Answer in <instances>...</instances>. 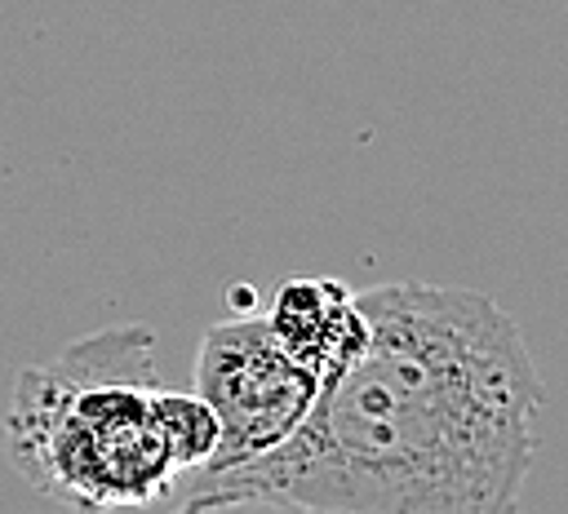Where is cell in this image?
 I'll list each match as a JSON object with an SVG mask.
<instances>
[{"label": "cell", "instance_id": "6da1fadb", "mask_svg": "<svg viewBox=\"0 0 568 514\" xmlns=\"http://www.w3.org/2000/svg\"><path fill=\"white\" fill-rule=\"evenodd\" d=\"M364 341L271 452L186 479L178 510L501 514L546 408L519 323L470 288L355 292Z\"/></svg>", "mask_w": 568, "mask_h": 514}, {"label": "cell", "instance_id": "7a4b0ae2", "mask_svg": "<svg viewBox=\"0 0 568 514\" xmlns=\"http://www.w3.org/2000/svg\"><path fill=\"white\" fill-rule=\"evenodd\" d=\"M155 332L115 323L18 372L4 439L36 492L75 510L169 505L209 465L217 421L191 390L155 386Z\"/></svg>", "mask_w": 568, "mask_h": 514}, {"label": "cell", "instance_id": "3957f363", "mask_svg": "<svg viewBox=\"0 0 568 514\" xmlns=\"http://www.w3.org/2000/svg\"><path fill=\"white\" fill-rule=\"evenodd\" d=\"M320 386L324 377L293 359L266 319L240 315L213 323L195 354V394L209 403L217 421V448L209 465H200L186 479L217 474L284 443L311 412Z\"/></svg>", "mask_w": 568, "mask_h": 514}, {"label": "cell", "instance_id": "277c9868", "mask_svg": "<svg viewBox=\"0 0 568 514\" xmlns=\"http://www.w3.org/2000/svg\"><path fill=\"white\" fill-rule=\"evenodd\" d=\"M266 323L288 346V354L302 359L324 381L364 341V315L355 306V292L337 279H293V284H284L275 292V310L266 315Z\"/></svg>", "mask_w": 568, "mask_h": 514}]
</instances>
